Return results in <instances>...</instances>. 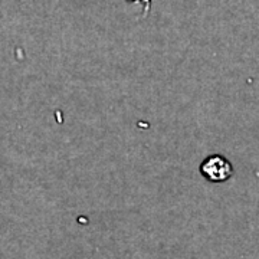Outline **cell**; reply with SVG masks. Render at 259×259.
Masks as SVG:
<instances>
[{"label": "cell", "instance_id": "obj_1", "mask_svg": "<svg viewBox=\"0 0 259 259\" xmlns=\"http://www.w3.org/2000/svg\"><path fill=\"white\" fill-rule=\"evenodd\" d=\"M200 173L206 180L212 183H223L232 177L233 167L228 158H225L221 154H212L202 163Z\"/></svg>", "mask_w": 259, "mask_h": 259}]
</instances>
